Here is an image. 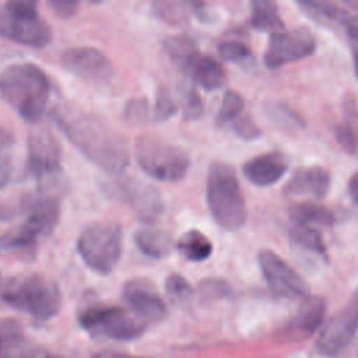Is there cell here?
Segmentation results:
<instances>
[{
	"label": "cell",
	"mask_w": 358,
	"mask_h": 358,
	"mask_svg": "<svg viewBox=\"0 0 358 358\" xmlns=\"http://www.w3.org/2000/svg\"><path fill=\"white\" fill-rule=\"evenodd\" d=\"M52 119L92 164L112 175L124 172L130 162L127 143L102 117L76 103L62 102L52 109Z\"/></svg>",
	"instance_id": "cell-1"
},
{
	"label": "cell",
	"mask_w": 358,
	"mask_h": 358,
	"mask_svg": "<svg viewBox=\"0 0 358 358\" xmlns=\"http://www.w3.org/2000/svg\"><path fill=\"white\" fill-rule=\"evenodd\" d=\"M49 94V78L34 63H14L0 71V99L25 122L35 123L43 116Z\"/></svg>",
	"instance_id": "cell-2"
},
{
	"label": "cell",
	"mask_w": 358,
	"mask_h": 358,
	"mask_svg": "<svg viewBox=\"0 0 358 358\" xmlns=\"http://www.w3.org/2000/svg\"><path fill=\"white\" fill-rule=\"evenodd\" d=\"M206 197L214 221L227 231L243 227L248 210L239 179L234 168L215 161L210 165L206 182Z\"/></svg>",
	"instance_id": "cell-3"
},
{
	"label": "cell",
	"mask_w": 358,
	"mask_h": 358,
	"mask_svg": "<svg viewBox=\"0 0 358 358\" xmlns=\"http://www.w3.org/2000/svg\"><path fill=\"white\" fill-rule=\"evenodd\" d=\"M1 301L36 320H49L60 309L62 294L53 280L34 273L11 278L4 284Z\"/></svg>",
	"instance_id": "cell-4"
},
{
	"label": "cell",
	"mask_w": 358,
	"mask_h": 358,
	"mask_svg": "<svg viewBox=\"0 0 358 358\" xmlns=\"http://www.w3.org/2000/svg\"><path fill=\"white\" fill-rule=\"evenodd\" d=\"M0 36L41 49L50 42L52 32L38 13L35 1L13 0L0 4Z\"/></svg>",
	"instance_id": "cell-5"
},
{
	"label": "cell",
	"mask_w": 358,
	"mask_h": 358,
	"mask_svg": "<svg viewBox=\"0 0 358 358\" xmlns=\"http://www.w3.org/2000/svg\"><path fill=\"white\" fill-rule=\"evenodd\" d=\"M123 232L116 222L88 225L77 239V252L83 262L98 274H109L122 257Z\"/></svg>",
	"instance_id": "cell-6"
},
{
	"label": "cell",
	"mask_w": 358,
	"mask_h": 358,
	"mask_svg": "<svg viewBox=\"0 0 358 358\" xmlns=\"http://www.w3.org/2000/svg\"><path fill=\"white\" fill-rule=\"evenodd\" d=\"M78 322L94 337L115 341L134 340L148 327V323L136 316L130 309L102 303H94L85 308L80 313Z\"/></svg>",
	"instance_id": "cell-7"
},
{
	"label": "cell",
	"mask_w": 358,
	"mask_h": 358,
	"mask_svg": "<svg viewBox=\"0 0 358 358\" xmlns=\"http://www.w3.org/2000/svg\"><path fill=\"white\" fill-rule=\"evenodd\" d=\"M134 155L145 175L162 182L183 179L190 166V159L183 150L152 137L137 138Z\"/></svg>",
	"instance_id": "cell-8"
},
{
	"label": "cell",
	"mask_w": 358,
	"mask_h": 358,
	"mask_svg": "<svg viewBox=\"0 0 358 358\" xmlns=\"http://www.w3.org/2000/svg\"><path fill=\"white\" fill-rule=\"evenodd\" d=\"M25 215L24 225L38 238L52 234L60 218V192L53 186H43L21 199Z\"/></svg>",
	"instance_id": "cell-9"
},
{
	"label": "cell",
	"mask_w": 358,
	"mask_h": 358,
	"mask_svg": "<svg viewBox=\"0 0 358 358\" xmlns=\"http://www.w3.org/2000/svg\"><path fill=\"white\" fill-rule=\"evenodd\" d=\"M257 262L267 285L275 295L282 298H306L309 295L305 280L275 252L262 249Z\"/></svg>",
	"instance_id": "cell-10"
},
{
	"label": "cell",
	"mask_w": 358,
	"mask_h": 358,
	"mask_svg": "<svg viewBox=\"0 0 358 358\" xmlns=\"http://www.w3.org/2000/svg\"><path fill=\"white\" fill-rule=\"evenodd\" d=\"M358 331V292L322 329L316 348L326 357L338 355Z\"/></svg>",
	"instance_id": "cell-11"
},
{
	"label": "cell",
	"mask_w": 358,
	"mask_h": 358,
	"mask_svg": "<svg viewBox=\"0 0 358 358\" xmlns=\"http://www.w3.org/2000/svg\"><path fill=\"white\" fill-rule=\"evenodd\" d=\"M315 48V38L308 28L301 27L291 32L280 31L270 36L264 53V64L268 69H277L310 56Z\"/></svg>",
	"instance_id": "cell-12"
},
{
	"label": "cell",
	"mask_w": 358,
	"mask_h": 358,
	"mask_svg": "<svg viewBox=\"0 0 358 358\" xmlns=\"http://www.w3.org/2000/svg\"><path fill=\"white\" fill-rule=\"evenodd\" d=\"M62 168V147L57 138L45 129L36 130L28 138L27 173L43 180L55 176Z\"/></svg>",
	"instance_id": "cell-13"
},
{
	"label": "cell",
	"mask_w": 358,
	"mask_h": 358,
	"mask_svg": "<svg viewBox=\"0 0 358 358\" xmlns=\"http://www.w3.org/2000/svg\"><path fill=\"white\" fill-rule=\"evenodd\" d=\"M110 192L117 200L126 203L145 222L155 221L164 211L161 194L155 187L147 183L134 179L117 180L110 187Z\"/></svg>",
	"instance_id": "cell-14"
},
{
	"label": "cell",
	"mask_w": 358,
	"mask_h": 358,
	"mask_svg": "<svg viewBox=\"0 0 358 358\" xmlns=\"http://www.w3.org/2000/svg\"><path fill=\"white\" fill-rule=\"evenodd\" d=\"M62 63L64 69L78 78L94 84L105 83L113 76L110 59L95 48H70L63 52Z\"/></svg>",
	"instance_id": "cell-15"
},
{
	"label": "cell",
	"mask_w": 358,
	"mask_h": 358,
	"mask_svg": "<svg viewBox=\"0 0 358 358\" xmlns=\"http://www.w3.org/2000/svg\"><path fill=\"white\" fill-rule=\"evenodd\" d=\"M122 298L129 309L148 324L162 320L168 313L164 299L147 280L136 278L127 281L122 289Z\"/></svg>",
	"instance_id": "cell-16"
},
{
	"label": "cell",
	"mask_w": 358,
	"mask_h": 358,
	"mask_svg": "<svg viewBox=\"0 0 358 358\" xmlns=\"http://www.w3.org/2000/svg\"><path fill=\"white\" fill-rule=\"evenodd\" d=\"M0 358H53L31 341L15 320H0Z\"/></svg>",
	"instance_id": "cell-17"
},
{
	"label": "cell",
	"mask_w": 358,
	"mask_h": 358,
	"mask_svg": "<svg viewBox=\"0 0 358 358\" xmlns=\"http://www.w3.org/2000/svg\"><path fill=\"white\" fill-rule=\"evenodd\" d=\"M288 171V161L280 152H266L250 158L243 165V175L256 186H271Z\"/></svg>",
	"instance_id": "cell-18"
},
{
	"label": "cell",
	"mask_w": 358,
	"mask_h": 358,
	"mask_svg": "<svg viewBox=\"0 0 358 358\" xmlns=\"http://www.w3.org/2000/svg\"><path fill=\"white\" fill-rule=\"evenodd\" d=\"M330 173L326 168L312 165L295 171L291 180L284 187L288 196H310L313 199H323L330 189Z\"/></svg>",
	"instance_id": "cell-19"
},
{
	"label": "cell",
	"mask_w": 358,
	"mask_h": 358,
	"mask_svg": "<svg viewBox=\"0 0 358 358\" xmlns=\"http://www.w3.org/2000/svg\"><path fill=\"white\" fill-rule=\"evenodd\" d=\"M344 120L334 127L337 143L350 154H358V102L347 94L343 101Z\"/></svg>",
	"instance_id": "cell-20"
},
{
	"label": "cell",
	"mask_w": 358,
	"mask_h": 358,
	"mask_svg": "<svg viewBox=\"0 0 358 358\" xmlns=\"http://www.w3.org/2000/svg\"><path fill=\"white\" fill-rule=\"evenodd\" d=\"M133 239L136 246L141 250V253L154 259H162L168 256L173 246L169 234L152 225L138 228L134 232Z\"/></svg>",
	"instance_id": "cell-21"
},
{
	"label": "cell",
	"mask_w": 358,
	"mask_h": 358,
	"mask_svg": "<svg viewBox=\"0 0 358 358\" xmlns=\"http://www.w3.org/2000/svg\"><path fill=\"white\" fill-rule=\"evenodd\" d=\"M189 76L204 90L215 91L224 87L227 81V73L222 64L208 55H199L194 60Z\"/></svg>",
	"instance_id": "cell-22"
},
{
	"label": "cell",
	"mask_w": 358,
	"mask_h": 358,
	"mask_svg": "<svg viewBox=\"0 0 358 358\" xmlns=\"http://www.w3.org/2000/svg\"><path fill=\"white\" fill-rule=\"evenodd\" d=\"M164 49L169 59L186 74H189L194 60L199 57L196 42L185 34L171 35L164 39Z\"/></svg>",
	"instance_id": "cell-23"
},
{
	"label": "cell",
	"mask_w": 358,
	"mask_h": 358,
	"mask_svg": "<svg viewBox=\"0 0 358 358\" xmlns=\"http://www.w3.org/2000/svg\"><path fill=\"white\" fill-rule=\"evenodd\" d=\"M326 312V303L320 298H309L298 313L291 319L288 330L291 333H299L308 336L313 333L323 322Z\"/></svg>",
	"instance_id": "cell-24"
},
{
	"label": "cell",
	"mask_w": 358,
	"mask_h": 358,
	"mask_svg": "<svg viewBox=\"0 0 358 358\" xmlns=\"http://www.w3.org/2000/svg\"><path fill=\"white\" fill-rule=\"evenodd\" d=\"M289 218L295 225L330 227L334 222L331 211L316 203H295L289 207Z\"/></svg>",
	"instance_id": "cell-25"
},
{
	"label": "cell",
	"mask_w": 358,
	"mask_h": 358,
	"mask_svg": "<svg viewBox=\"0 0 358 358\" xmlns=\"http://www.w3.org/2000/svg\"><path fill=\"white\" fill-rule=\"evenodd\" d=\"M176 249L190 262H203L211 256L213 242L199 229H190L179 238Z\"/></svg>",
	"instance_id": "cell-26"
},
{
	"label": "cell",
	"mask_w": 358,
	"mask_h": 358,
	"mask_svg": "<svg viewBox=\"0 0 358 358\" xmlns=\"http://www.w3.org/2000/svg\"><path fill=\"white\" fill-rule=\"evenodd\" d=\"M250 25L259 31H268L271 34L284 31V22L273 1L256 0L252 3Z\"/></svg>",
	"instance_id": "cell-27"
},
{
	"label": "cell",
	"mask_w": 358,
	"mask_h": 358,
	"mask_svg": "<svg viewBox=\"0 0 358 358\" xmlns=\"http://www.w3.org/2000/svg\"><path fill=\"white\" fill-rule=\"evenodd\" d=\"M289 238L294 243L303 248L305 250H309L322 257H327L324 241L319 231H316L313 227L294 225V228L289 231Z\"/></svg>",
	"instance_id": "cell-28"
},
{
	"label": "cell",
	"mask_w": 358,
	"mask_h": 358,
	"mask_svg": "<svg viewBox=\"0 0 358 358\" xmlns=\"http://www.w3.org/2000/svg\"><path fill=\"white\" fill-rule=\"evenodd\" d=\"M14 144L15 140L13 133L0 126V189L6 187L13 176Z\"/></svg>",
	"instance_id": "cell-29"
},
{
	"label": "cell",
	"mask_w": 358,
	"mask_h": 358,
	"mask_svg": "<svg viewBox=\"0 0 358 358\" xmlns=\"http://www.w3.org/2000/svg\"><path fill=\"white\" fill-rule=\"evenodd\" d=\"M301 7L305 8L306 13H310L315 17H320L322 20L337 22L345 25L350 13L344 8H340L336 4L331 3H323V1H303L299 3Z\"/></svg>",
	"instance_id": "cell-30"
},
{
	"label": "cell",
	"mask_w": 358,
	"mask_h": 358,
	"mask_svg": "<svg viewBox=\"0 0 358 358\" xmlns=\"http://www.w3.org/2000/svg\"><path fill=\"white\" fill-rule=\"evenodd\" d=\"M189 4L179 3V1H155L152 4L154 13L158 18L162 21H166L168 24H183L189 18Z\"/></svg>",
	"instance_id": "cell-31"
},
{
	"label": "cell",
	"mask_w": 358,
	"mask_h": 358,
	"mask_svg": "<svg viewBox=\"0 0 358 358\" xmlns=\"http://www.w3.org/2000/svg\"><path fill=\"white\" fill-rule=\"evenodd\" d=\"M243 108H245V101L239 92L234 90L225 91L220 110H218V122L228 123L238 119L243 112Z\"/></svg>",
	"instance_id": "cell-32"
},
{
	"label": "cell",
	"mask_w": 358,
	"mask_h": 358,
	"mask_svg": "<svg viewBox=\"0 0 358 358\" xmlns=\"http://www.w3.org/2000/svg\"><path fill=\"white\" fill-rule=\"evenodd\" d=\"M165 291H166L168 296L172 301H176V302L187 301L192 296V294H193V288L189 284V281L183 275L178 274V273H171L166 277V280H165Z\"/></svg>",
	"instance_id": "cell-33"
},
{
	"label": "cell",
	"mask_w": 358,
	"mask_h": 358,
	"mask_svg": "<svg viewBox=\"0 0 358 358\" xmlns=\"http://www.w3.org/2000/svg\"><path fill=\"white\" fill-rule=\"evenodd\" d=\"M178 110V103L173 99V96L169 94L166 88L158 90L155 103H154V112L152 119L158 122L168 120L172 115H175Z\"/></svg>",
	"instance_id": "cell-34"
},
{
	"label": "cell",
	"mask_w": 358,
	"mask_h": 358,
	"mask_svg": "<svg viewBox=\"0 0 358 358\" xmlns=\"http://www.w3.org/2000/svg\"><path fill=\"white\" fill-rule=\"evenodd\" d=\"M218 52L224 60L228 62H243L252 56L249 46L241 41H227L218 48Z\"/></svg>",
	"instance_id": "cell-35"
},
{
	"label": "cell",
	"mask_w": 358,
	"mask_h": 358,
	"mask_svg": "<svg viewBox=\"0 0 358 358\" xmlns=\"http://www.w3.org/2000/svg\"><path fill=\"white\" fill-rule=\"evenodd\" d=\"M182 109L186 120H196L203 115V101L196 90L187 88L182 94Z\"/></svg>",
	"instance_id": "cell-36"
},
{
	"label": "cell",
	"mask_w": 358,
	"mask_h": 358,
	"mask_svg": "<svg viewBox=\"0 0 358 358\" xmlns=\"http://www.w3.org/2000/svg\"><path fill=\"white\" fill-rule=\"evenodd\" d=\"M229 292V287L225 281L217 280V278H208L200 282L199 285V294L204 301L217 299L221 296H225Z\"/></svg>",
	"instance_id": "cell-37"
},
{
	"label": "cell",
	"mask_w": 358,
	"mask_h": 358,
	"mask_svg": "<svg viewBox=\"0 0 358 358\" xmlns=\"http://www.w3.org/2000/svg\"><path fill=\"white\" fill-rule=\"evenodd\" d=\"M150 116V106L145 99H131L124 109V117L130 122H144Z\"/></svg>",
	"instance_id": "cell-38"
},
{
	"label": "cell",
	"mask_w": 358,
	"mask_h": 358,
	"mask_svg": "<svg viewBox=\"0 0 358 358\" xmlns=\"http://www.w3.org/2000/svg\"><path fill=\"white\" fill-rule=\"evenodd\" d=\"M234 129L236 134L245 140L256 138L260 134L259 127L255 124V122L249 116H243L239 120H236V123L234 124Z\"/></svg>",
	"instance_id": "cell-39"
},
{
	"label": "cell",
	"mask_w": 358,
	"mask_h": 358,
	"mask_svg": "<svg viewBox=\"0 0 358 358\" xmlns=\"http://www.w3.org/2000/svg\"><path fill=\"white\" fill-rule=\"evenodd\" d=\"M49 6L59 17H71L78 8L77 1H49Z\"/></svg>",
	"instance_id": "cell-40"
},
{
	"label": "cell",
	"mask_w": 358,
	"mask_h": 358,
	"mask_svg": "<svg viewBox=\"0 0 358 358\" xmlns=\"http://www.w3.org/2000/svg\"><path fill=\"white\" fill-rule=\"evenodd\" d=\"M345 28H347L350 38L358 46V14H350V17L345 22Z\"/></svg>",
	"instance_id": "cell-41"
},
{
	"label": "cell",
	"mask_w": 358,
	"mask_h": 358,
	"mask_svg": "<svg viewBox=\"0 0 358 358\" xmlns=\"http://www.w3.org/2000/svg\"><path fill=\"white\" fill-rule=\"evenodd\" d=\"M91 358H148V357H138V355H130L124 352L117 351H101L94 354Z\"/></svg>",
	"instance_id": "cell-42"
},
{
	"label": "cell",
	"mask_w": 358,
	"mask_h": 358,
	"mask_svg": "<svg viewBox=\"0 0 358 358\" xmlns=\"http://www.w3.org/2000/svg\"><path fill=\"white\" fill-rule=\"evenodd\" d=\"M348 193L354 203L358 206V172H355L348 182Z\"/></svg>",
	"instance_id": "cell-43"
},
{
	"label": "cell",
	"mask_w": 358,
	"mask_h": 358,
	"mask_svg": "<svg viewBox=\"0 0 358 358\" xmlns=\"http://www.w3.org/2000/svg\"><path fill=\"white\" fill-rule=\"evenodd\" d=\"M348 6H351L354 8H358V1H348Z\"/></svg>",
	"instance_id": "cell-44"
},
{
	"label": "cell",
	"mask_w": 358,
	"mask_h": 358,
	"mask_svg": "<svg viewBox=\"0 0 358 358\" xmlns=\"http://www.w3.org/2000/svg\"><path fill=\"white\" fill-rule=\"evenodd\" d=\"M3 282H1V273H0V301H1V292H3Z\"/></svg>",
	"instance_id": "cell-45"
}]
</instances>
